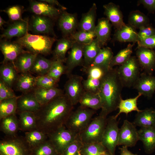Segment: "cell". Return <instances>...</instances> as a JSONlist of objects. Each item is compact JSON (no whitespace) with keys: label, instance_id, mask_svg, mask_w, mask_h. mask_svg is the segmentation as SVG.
<instances>
[{"label":"cell","instance_id":"cell-1","mask_svg":"<svg viewBox=\"0 0 155 155\" xmlns=\"http://www.w3.org/2000/svg\"><path fill=\"white\" fill-rule=\"evenodd\" d=\"M73 106L65 94L41 105L35 113L36 129L47 135L65 125Z\"/></svg>","mask_w":155,"mask_h":155},{"label":"cell","instance_id":"cell-2","mask_svg":"<svg viewBox=\"0 0 155 155\" xmlns=\"http://www.w3.org/2000/svg\"><path fill=\"white\" fill-rule=\"evenodd\" d=\"M123 87L117 67L110 69L105 74L101 79L98 93L102 104L100 115L106 117L109 113L118 108Z\"/></svg>","mask_w":155,"mask_h":155},{"label":"cell","instance_id":"cell-3","mask_svg":"<svg viewBox=\"0 0 155 155\" xmlns=\"http://www.w3.org/2000/svg\"><path fill=\"white\" fill-rule=\"evenodd\" d=\"M56 40L54 37L46 35L32 34L28 32L24 36L14 41L33 53L47 55L51 53L53 45Z\"/></svg>","mask_w":155,"mask_h":155},{"label":"cell","instance_id":"cell-4","mask_svg":"<svg viewBox=\"0 0 155 155\" xmlns=\"http://www.w3.org/2000/svg\"><path fill=\"white\" fill-rule=\"evenodd\" d=\"M95 112V110L80 106L72 112L65 126L78 135L90 123Z\"/></svg>","mask_w":155,"mask_h":155},{"label":"cell","instance_id":"cell-5","mask_svg":"<svg viewBox=\"0 0 155 155\" xmlns=\"http://www.w3.org/2000/svg\"><path fill=\"white\" fill-rule=\"evenodd\" d=\"M107 119L99 115L92 119L88 126L78 135L83 144L101 142Z\"/></svg>","mask_w":155,"mask_h":155},{"label":"cell","instance_id":"cell-6","mask_svg":"<svg viewBox=\"0 0 155 155\" xmlns=\"http://www.w3.org/2000/svg\"><path fill=\"white\" fill-rule=\"evenodd\" d=\"M24 137L7 136L0 142V155H30Z\"/></svg>","mask_w":155,"mask_h":155},{"label":"cell","instance_id":"cell-7","mask_svg":"<svg viewBox=\"0 0 155 155\" xmlns=\"http://www.w3.org/2000/svg\"><path fill=\"white\" fill-rule=\"evenodd\" d=\"M140 67L136 57L131 56L125 63L117 67L123 87H133L140 76Z\"/></svg>","mask_w":155,"mask_h":155},{"label":"cell","instance_id":"cell-8","mask_svg":"<svg viewBox=\"0 0 155 155\" xmlns=\"http://www.w3.org/2000/svg\"><path fill=\"white\" fill-rule=\"evenodd\" d=\"M118 124L119 121L114 116L107 119L101 143L110 155H115L116 148L118 146L119 129Z\"/></svg>","mask_w":155,"mask_h":155},{"label":"cell","instance_id":"cell-9","mask_svg":"<svg viewBox=\"0 0 155 155\" xmlns=\"http://www.w3.org/2000/svg\"><path fill=\"white\" fill-rule=\"evenodd\" d=\"M78 135L63 125L47 135L48 139L55 148L59 155H62L67 147Z\"/></svg>","mask_w":155,"mask_h":155},{"label":"cell","instance_id":"cell-10","mask_svg":"<svg viewBox=\"0 0 155 155\" xmlns=\"http://www.w3.org/2000/svg\"><path fill=\"white\" fill-rule=\"evenodd\" d=\"M64 86L65 94L74 106L79 101L85 92L82 84V76L71 74Z\"/></svg>","mask_w":155,"mask_h":155},{"label":"cell","instance_id":"cell-11","mask_svg":"<svg viewBox=\"0 0 155 155\" xmlns=\"http://www.w3.org/2000/svg\"><path fill=\"white\" fill-rule=\"evenodd\" d=\"M139 140L138 131L136 126L133 123L127 120H124L119 129L118 146L132 147L135 146Z\"/></svg>","mask_w":155,"mask_h":155},{"label":"cell","instance_id":"cell-12","mask_svg":"<svg viewBox=\"0 0 155 155\" xmlns=\"http://www.w3.org/2000/svg\"><path fill=\"white\" fill-rule=\"evenodd\" d=\"M136 55L140 66L144 72L152 75L155 70V50L137 46Z\"/></svg>","mask_w":155,"mask_h":155},{"label":"cell","instance_id":"cell-13","mask_svg":"<svg viewBox=\"0 0 155 155\" xmlns=\"http://www.w3.org/2000/svg\"><path fill=\"white\" fill-rule=\"evenodd\" d=\"M53 27V22L51 18L34 15L32 16L28 23V30H31L34 34H54Z\"/></svg>","mask_w":155,"mask_h":155},{"label":"cell","instance_id":"cell-14","mask_svg":"<svg viewBox=\"0 0 155 155\" xmlns=\"http://www.w3.org/2000/svg\"><path fill=\"white\" fill-rule=\"evenodd\" d=\"M30 10L35 15L46 17L52 20L59 18L64 11L40 1H30Z\"/></svg>","mask_w":155,"mask_h":155},{"label":"cell","instance_id":"cell-15","mask_svg":"<svg viewBox=\"0 0 155 155\" xmlns=\"http://www.w3.org/2000/svg\"><path fill=\"white\" fill-rule=\"evenodd\" d=\"M84 44L74 42L65 63L66 67V74L69 76L73 69L78 66H83V48Z\"/></svg>","mask_w":155,"mask_h":155},{"label":"cell","instance_id":"cell-16","mask_svg":"<svg viewBox=\"0 0 155 155\" xmlns=\"http://www.w3.org/2000/svg\"><path fill=\"white\" fill-rule=\"evenodd\" d=\"M133 87L142 95L150 99L155 91V77L143 73L140 74Z\"/></svg>","mask_w":155,"mask_h":155},{"label":"cell","instance_id":"cell-17","mask_svg":"<svg viewBox=\"0 0 155 155\" xmlns=\"http://www.w3.org/2000/svg\"><path fill=\"white\" fill-rule=\"evenodd\" d=\"M0 49L4 56L3 63L14 62L21 54L26 52L22 46L14 41L12 42L5 39L1 41Z\"/></svg>","mask_w":155,"mask_h":155},{"label":"cell","instance_id":"cell-18","mask_svg":"<svg viewBox=\"0 0 155 155\" xmlns=\"http://www.w3.org/2000/svg\"><path fill=\"white\" fill-rule=\"evenodd\" d=\"M78 24L77 15L63 11L58 18V25L64 37H69L76 32Z\"/></svg>","mask_w":155,"mask_h":155},{"label":"cell","instance_id":"cell-19","mask_svg":"<svg viewBox=\"0 0 155 155\" xmlns=\"http://www.w3.org/2000/svg\"><path fill=\"white\" fill-rule=\"evenodd\" d=\"M18 111L19 113L29 112L36 113L41 105L36 99L32 91L23 93L18 97L17 99Z\"/></svg>","mask_w":155,"mask_h":155},{"label":"cell","instance_id":"cell-20","mask_svg":"<svg viewBox=\"0 0 155 155\" xmlns=\"http://www.w3.org/2000/svg\"><path fill=\"white\" fill-rule=\"evenodd\" d=\"M104 14L116 29H119L125 24L123 20L122 13L119 7L110 2L103 5Z\"/></svg>","mask_w":155,"mask_h":155},{"label":"cell","instance_id":"cell-21","mask_svg":"<svg viewBox=\"0 0 155 155\" xmlns=\"http://www.w3.org/2000/svg\"><path fill=\"white\" fill-rule=\"evenodd\" d=\"M28 23L27 21L24 20L14 22L1 35V38L9 39L15 37L21 38L28 32Z\"/></svg>","mask_w":155,"mask_h":155},{"label":"cell","instance_id":"cell-22","mask_svg":"<svg viewBox=\"0 0 155 155\" xmlns=\"http://www.w3.org/2000/svg\"><path fill=\"white\" fill-rule=\"evenodd\" d=\"M111 25L106 18H102L98 20L94 32L96 38L101 47L105 45L111 38Z\"/></svg>","mask_w":155,"mask_h":155},{"label":"cell","instance_id":"cell-23","mask_svg":"<svg viewBox=\"0 0 155 155\" xmlns=\"http://www.w3.org/2000/svg\"><path fill=\"white\" fill-rule=\"evenodd\" d=\"M33 92L37 100L41 105L46 104L64 94L61 89L57 87L45 88L36 87Z\"/></svg>","mask_w":155,"mask_h":155},{"label":"cell","instance_id":"cell-24","mask_svg":"<svg viewBox=\"0 0 155 155\" xmlns=\"http://www.w3.org/2000/svg\"><path fill=\"white\" fill-rule=\"evenodd\" d=\"M138 132L139 140L142 142L146 152L147 154L153 153L155 150V129L141 127Z\"/></svg>","mask_w":155,"mask_h":155},{"label":"cell","instance_id":"cell-25","mask_svg":"<svg viewBox=\"0 0 155 155\" xmlns=\"http://www.w3.org/2000/svg\"><path fill=\"white\" fill-rule=\"evenodd\" d=\"M133 123L136 126L155 129V109L150 108L141 110L136 114Z\"/></svg>","mask_w":155,"mask_h":155},{"label":"cell","instance_id":"cell-26","mask_svg":"<svg viewBox=\"0 0 155 155\" xmlns=\"http://www.w3.org/2000/svg\"><path fill=\"white\" fill-rule=\"evenodd\" d=\"M14 86L16 90L23 93L32 92L36 87V77L30 72L20 73Z\"/></svg>","mask_w":155,"mask_h":155},{"label":"cell","instance_id":"cell-27","mask_svg":"<svg viewBox=\"0 0 155 155\" xmlns=\"http://www.w3.org/2000/svg\"><path fill=\"white\" fill-rule=\"evenodd\" d=\"M18 73L13 63H2L0 67V80L12 88L18 78Z\"/></svg>","mask_w":155,"mask_h":155},{"label":"cell","instance_id":"cell-28","mask_svg":"<svg viewBox=\"0 0 155 155\" xmlns=\"http://www.w3.org/2000/svg\"><path fill=\"white\" fill-rule=\"evenodd\" d=\"M97 7L93 3L89 11L82 14L81 20L78 24L79 30L94 32L95 22L96 16Z\"/></svg>","mask_w":155,"mask_h":155},{"label":"cell","instance_id":"cell-29","mask_svg":"<svg viewBox=\"0 0 155 155\" xmlns=\"http://www.w3.org/2000/svg\"><path fill=\"white\" fill-rule=\"evenodd\" d=\"M38 55L27 51L20 55L14 62L18 73L29 72Z\"/></svg>","mask_w":155,"mask_h":155},{"label":"cell","instance_id":"cell-30","mask_svg":"<svg viewBox=\"0 0 155 155\" xmlns=\"http://www.w3.org/2000/svg\"><path fill=\"white\" fill-rule=\"evenodd\" d=\"M137 33L135 29L129 24H125L120 28L116 29L114 38L120 42L134 43L138 42Z\"/></svg>","mask_w":155,"mask_h":155},{"label":"cell","instance_id":"cell-31","mask_svg":"<svg viewBox=\"0 0 155 155\" xmlns=\"http://www.w3.org/2000/svg\"><path fill=\"white\" fill-rule=\"evenodd\" d=\"M102 48L96 38L89 43L84 45L83 68H87L92 64Z\"/></svg>","mask_w":155,"mask_h":155},{"label":"cell","instance_id":"cell-32","mask_svg":"<svg viewBox=\"0 0 155 155\" xmlns=\"http://www.w3.org/2000/svg\"><path fill=\"white\" fill-rule=\"evenodd\" d=\"M113 56V53L111 48L108 47H103L93 63L89 67L97 66L107 72L111 69L110 66Z\"/></svg>","mask_w":155,"mask_h":155},{"label":"cell","instance_id":"cell-33","mask_svg":"<svg viewBox=\"0 0 155 155\" xmlns=\"http://www.w3.org/2000/svg\"><path fill=\"white\" fill-rule=\"evenodd\" d=\"M74 42L69 37H64L59 40L53 52L55 60L65 62L66 53L71 49Z\"/></svg>","mask_w":155,"mask_h":155},{"label":"cell","instance_id":"cell-34","mask_svg":"<svg viewBox=\"0 0 155 155\" xmlns=\"http://www.w3.org/2000/svg\"><path fill=\"white\" fill-rule=\"evenodd\" d=\"M19 130L25 132L36 129V120L34 113L29 112L19 113Z\"/></svg>","mask_w":155,"mask_h":155},{"label":"cell","instance_id":"cell-35","mask_svg":"<svg viewBox=\"0 0 155 155\" xmlns=\"http://www.w3.org/2000/svg\"><path fill=\"white\" fill-rule=\"evenodd\" d=\"M0 130L8 136L17 135L19 130L18 119L16 114L12 115L1 119Z\"/></svg>","mask_w":155,"mask_h":155},{"label":"cell","instance_id":"cell-36","mask_svg":"<svg viewBox=\"0 0 155 155\" xmlns=\"http://www.w3.org/2000/svg\"><path fill=\"white\" fill-rule=\"evenodd\" d=\"M53 61L38 55L29 72L36 75L37 76L46 75L51 66Z\"/></svg>","mask_w":155,"mask_h":155},{"label":"cell","instance_id":"cell-37","mask_svg":"<svg viewBox=\"0 0 155 155\" xmlns=\"http://www.w3.org/2000/svg\"><path fill=\"white\" fill-rule=\"evenodd\" d=\"M80 106L94 110L101 109L102 104L98 94L85 91L79 101Z\"/></svg>","mask_w":155,"mask_h":155},{"label":"cell","instance_id":"cell-38","mask_svg":"<svg viewBox=\"0 0 155 155\" xmlns=\"http://www.w3.org/2000/svg\"><path fill=\"white\" fill-rule=\"evenodd\" d=\"M142 96L141 94L138 93V94L135 97L125 100L122 98L119 104L118 108V113L115 116L117 118L118 116L122 113H125L126 115L133 111H136L137 112L141 111L137 106V101L138 98Z\"/></svg>","mask_w":155,"mask_h":155},{"label":"cell","instance_id":"cell-39","mask_svg":"<svg viewBox=\"0 0 155 155\" xmlns=\"http://www.w3.org/2000/svg\"><path fill=\"white\" fill-rule=\"evenodd\" d=\"M24 133L25 140L30 149L48 139L46 134L37 129Z\"/></svg>","mask_w":155,"mask_h":155},{"label":"cell","instance_id":"cell-40","mask_svg":"<svg viewBox=\"0 0 155 155\" xmlns=\"http://www.w3.org/2000/svg\"><path fill=\"white\" fill-rule=\"evenodd\" d=\"M128 24L135 29H140L150 24L148 17L138 10L131 11L128 16Z\"/></svg>","mask_w":155,"mask_h":155},{"label":"cell","instance_id":"cell-41","mask_svg":"<svg viewBox=\"0 0 155 155\" xmlns=\"http://www.w3.org/2000/svg\"><path fill=\"white\" fill-rule=\"evenodd\" d=\"M18 97L3 100L0 101V119L16 114L17 111Z\"/></svg>","mask_w":155,"mask_h":155},{"label":"cell","instance_id":"cell-42","mask_svg":"<svg viewBox=\"0 0 155 155\" xmlns=\"http://www.w3.org/2000/svg\"><path fill=\"white\" fill-rule=\"evenodd\" d=\"M134 43H129L125 48L121 50L113 56L110 64L111 69L115 65H121L125 63L131 57Z\"/></svg>","mask_w":155,"mask_h":155},{"label":"cell","instance_id":"cell-43","mask_svg":"<svg viewBox=\"0 0 155 155\" xmlns=\"http://www.w3.org/2000/svg\"><path fill=\"white\" fill-rule=\"evenodd\" d=\"M30 155H59L48 139L30 149Z\"/></svg>","mask_w":155,"mask_h":155},{"label":"cell","instance_id":"cell-44","mask_svg":"<svg viewBox=\"0 0 155 155\" xmlns=\"http://www.w3.org/2000/svg\"><path fill=\"white\" fill-rule=\"evenodd\" d=\"M80 152L82 155H100L107 152L101 142L83 144Z\"/></svg>","mask_w":155,"mask_h":155},{"label":"cell","instance_id":"cell-45","mask_svg":"<svg viewBox=\"0 0 155 155\" xmlns=\"http://www.w3.org/2000/svg\"><path fill=\"white\" fill-rule=\"evenodd\" d=\"M69 37L74 42L85 45L91 42L96 36L94 32L79 30Z\"/></svg>","mask_w":155,"mask_h":155},{"label":"cell","instance_id":"cell-46","mask_svg":"<svg viewBox=\"0 0 155 155\" xmlns=\"http://www.w3.org/2000/svg\"><path fill=\"white\" fill-rule=\"evenodd\" d=\"M63 62L57 60L53 61L51 66L46 75L58 81L61 76L66 73V67Z\"/></svg>","mask_w":155,"mask_h":155},{"label":"cell","instance_id":"cell-47","mask_svg":"<svg viewBox=\"0 0 155 155\" xmlns=\"http://www.w3.org/2000/svg\"><path fill=\"white\" fill-rule=\"evenodd\" d=\"M59 81L46 75L36 77V87L45 88L56 87Z\"/></svg>","mask_w":155,"mask_h":155},{"label":"cell","instance_id":"cell-48","mask_svg":"<svg viewBox=\"0 0 155 155\" xmlns=\"http://www.w3.org/2000/svg\"><path fill=\"white\" fill-rule=\"evenodd\" d=\"M101 79L88 77L86 79L83 80L82 84L85 91L98 94L101 85Z\"/></svg>","mask_w":155,"mask_h":155},{"label":"cell","instance_id":"cell-49","mask_svg":"<svg viewBox=\"0 0 155 155\" xmlns=\"http://www.w3.org/2000/svg\"><path fill=\"white\" fill-rule=\"evenodd\" d=\"M23 7L19 5L11 6L1 11L6 13L10 20L14 22L23 20L22 18Z\"/></svg>","mask_w":155,"mask_h":155},{"label":"cell","instance_id":"cell-50","mask_svg":"<svg viewBox=\"0 0 155 155\" xmlns=\"http://www.w3.org/2000/svg\"><path fill=\"white\" fill-rule=\"evenodd\" d=\"M83 144L78 135L66 149L62 155H78Z\"/></svg>","mask_w":155,"mask_h":155},{"label":"cell","instance_id":"cell-51","mask_svg":"<svg viewBox=\"0 0 155 155\" xmlns=\"http://www.w3.org/2000/svg\"><path fill=\"white\" fill-rule=\"evenodd\" d=\"M83 69L87 74L88 77L95 79H101L107 72L96 66H90Z\"/></svg>","mask_w":155,"mask_h":155},{"label":"cell","instance_id":"cell-52","mask_svg":"<svg viewBox=\"0 0 155 155\" xmlns=\"http://www.w3.org/2000/svg\"><path fill=\"white\" fill-rule=\"evenodd\" d=\"M155 35V28L151 24L141 28L137 33L138 42Z\"/></svg>","mask_w":155,"mask_h":155},{"label":"cell","instance_id":"cell-53","mask_svg":"<svg viewBox=\"0 0 155 155\" xmlns=\"http://www.w3.org/2000/svg\"><path fill=\"white\" fill-rule=\"evenodd\" d=\"M16 96L12 88L0 80V101Z\"/></svg>","mask_w":155,"mask_h":155},{"label":"cell","instance_id":"cell-54","mask_svg":"<svg viewBox=\"0 0 155 155\" xmlns=\"http://www.w3.org/2000/svg\"><path fill=\"white\" fill-rule=\"evenodd\" d=\"M138 46L155 49V35L137 42Z\"/></svg>","mask_w":155,"mask_h":155},{"label":"cell","instance_id":"cell-55","mask_svg":"<svg viewBox=\"0 0 155 155\" xmlns=\"http://www.w3.org/2000/svg\"><path fill=\"white\" fill-rule=\"evenodd\" d=\"M137 5H142L149 13L155 12V0H139L137 1Z\"/></svg>","mask_w":155,"mask_h":155},{"label":"cell","instance_id":"cell-56","mask_svg":"<svg viewBox=\"0 0 155 155\" xmlns=\"http://www.w3.org/2000/svg\"><path fill=\"white\" fill-rule=\"evenodd\" d=\"M40 1L46 3L51 5L55 6V5L59 7V8L63 10H65L67 8L61 4L57 0H41Z\"/></svg>","mask_w":155,"mask_h":155},{"label":"cell","instance_id":"cell-57","mask_svg":"<svg viewBox=\"0 0 155 155\" xmlns=\"http://www.w3.org/2000/svg\"><path fill=\"white\" fill-rule=\"evenodd\" d=\"M127 148L123 146L122 147L119 148L120 151V155H137V154H134L129 150Z\"/></svg>","mask_w":155,"mask_h":155},{"label":"cell","instance_id":"cell-58","mask_svg":"<svg viewBox=\"0 0 155 155\" xmlns=\"http://www.w3.org/2000/svg\"><path fill=\"white\" fill-rule=\"evenodd\" d=\"M8 23L5 21L0 16V28L1 30L3 28V26L5 24H7Z\"/></svg>","mask_w":155,"mask_h":155},{"label":"cell","instance_id":"cell-59","mask_svg":"<svg viewBox=\"0 0 155 155\" xmlns=\"http://www.w3.org/2000/svg\"><path fill=\"white\" fill-rule=\"evenodd\" d=\"M100 155H110L108 152H106L103 153L102 154Z\"/></svg>","mask_w":155,"mask_h":155},{"label":"cell","instance_id":"cell-60","mask_svg":"<svg viewBox=\"0 0 155 155\" xmlns=\"http://www.w3.org/2000/svg\"><path fill=\"white\" fill-rule=\"evenodd\" d=\"M78 155H82L81 154V153H80V151L79 152Z\"/></svg>","mask_w":155,"mask_h":155},{"label":"cell","instance_id":"cell-61","mask_svg":"<svg viewBox=\"0 0 155 155\" xmlns=\"http://www.w3.org/2000/svg\"><path fill=\"white\" fill-rule=\"evenodd\" d=\"M154 21H155V20H154Z\"/></svg>","mask_w":155,"mask_h":155}]
</instances>
